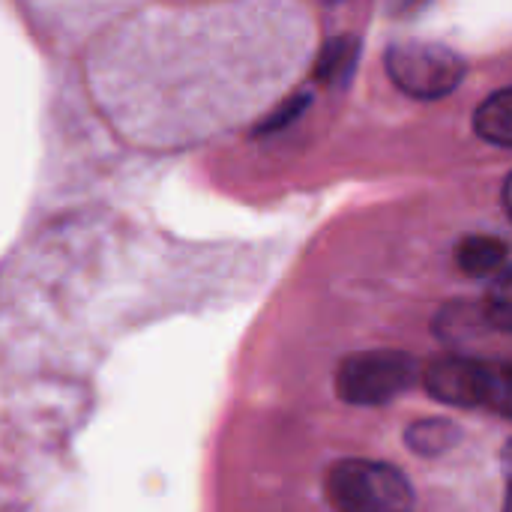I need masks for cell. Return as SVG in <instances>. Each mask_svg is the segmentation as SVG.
<instances>
[{"instance_id":"7a4b0ae2","label":"cell","mask_w":512,"mask_h":512,"mask_svg":"<svg viewBox=\"0 0 512 512\" xmlns=\"http://www.w3.org/2000/svg\"><path fill=\"white\" fill-rule=\"evenodd\" d=\"M324 495L336 512H411L414 489L408 477L387 462L342 459L327 471Z\"/></svg>"},{"instance_id":"8fae6325","label":"cell","mask_w":512,"mask_h":512,"mask_svg":"<svg viewBox=\"0 0 512 512\" xmlns=\"http://www.w3.org/2000/svg\"><path fill=\"white\" fill-rule=\"evenodd\" d=\"M309 108V93H294L288 102H282L264 123H261V129L258 132H276V129H285L288 123H294L303 111Z\"/></svg>"},{"instance_id":"3957f363","label":"cell","mask_w":512,"mask_h":512,"mask_svg":"<svg viewBox=\"0 0 512 512\" xmlns=\"http://www.w3.org/2000/svg\"><path fill=\"white\" fill-rule=\"evenodd\" d=\"M420 366L408 351L375 348L348 354L336 369V396L348 405L378 408L414 390Z\"/></svg>"},{"instance_id":"ba28073f","label":"cell","mask_w":512,"mask_h":512,"mask_svg":"<svg viewBox=\"0 0 512 512\" xmlns=\"http://www.w3.org/2000/svg\"><path fill=\"white\" fill-rule=\"evenodd\" d=\"M474 129L483 141L510 150L512 147V90L504 87L492 93L474 114Z\"/></svg>"},{"instance_id":"8992f818","label":"cell","mask_w":512,"mask_h":512,"mask_svg":"<svg viewBox=\"0 0 512 512\" xmlns=\"http://www.w3.org/2000/svg\"><path fill=\"white\" fill-rule=\"evenodd\" d=\"M459 441H462V429L444 417H426L405 429V447L423 459L447 456Z\"/></svg>"},{"instance_id":"9c48e42d","label":"cell","mask_w":512,"mask_h":512,"mask_svg":"<svg viewBox=\"0 0 512 512\" xmlns=\"http://www.w3.org/2000/svg\"><path fill=\"white\" fill-rule=\"evenodd\" d=\"M480 327H489V324L483 318L480 303H471V300L447 303L444 309H438V318H435V333H438V339H447V342L477 339Z\"/></svg>"},{"instance_id":"6da1fadb","label":"cell","mask_w":512,"mask_h":512,"mask_svg":"<svg viewBox=\"0 0 512 512\" xmlns=\"http://www.w3.org/2000/svg\"><path fill=\"white\" fill-rule=\"evenodd\" d=\"M423 390L453 408H489L501 417L512 414V366L510 360L483 363L462 354L432 357L420 369Z\"/></svg>"},{"instance_id":"52a82bcc","label":"cell","mask_w":512,"mask_h":512,"mask_svg":"<svg viewBox=\"0 0 512 512\" xmlns=\"http://www.w3.org/2000/svg\"><path fill=\"white\" fill-rule=\"evenodd\" d=\"M357 57H360V39L348 33L336 36L321 48L315 60V78L327 87H345L354 75Z\"/></svg>"},{"instance_id":"277c9868","label":"cell","mask_w":512,"mask_h":512,"mask_svg":"<svg viewBox=\"0 0 512 512\" xmlns=\"http://www.w3.org/2000/svg\"><path fill=\"white\" fill-rule=\"evenodd\" d=\"M384 66L390 81L414 99H444L468 75V63L459 51L426 39L393 42L384 54Z\"/></svg>"},{"instance_id":"5b68a950","label":"cell","mask_w":512,"mask_h":512,"mask_svg":"<svg viewBox=\"0 0 512 512\" xmlns=\"http://www.w3.org/2000/svg\"><path fill=\"white\" fill-rule=\"evenodd\" d=\"M507 258H510L507 243L492 234H468L456 246V267L474 279L498 276L501 270H507Z\"/></svg>"},{"instance_id":"30bf717a","label":"cell","mask_w":512,"mask_h":512,"mask_svg":"<svg viewBox=\"0 0 512 512\" xmlns=\"http://www.w3.org/2000/svg\"><path fill=\"white\" fill-rule=\"evenodd\" d=\"M483 309V318L489 327L501 330V333H510L512 327V288H510V270H501L498 273V282L489 288L486 300L480 303Z\"/></svg>"}]
</instances>
